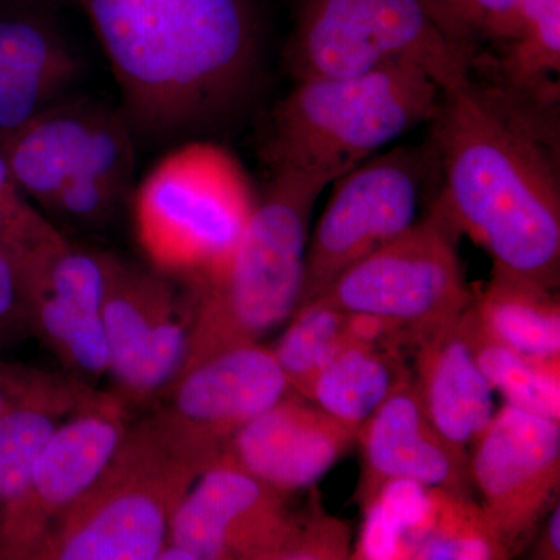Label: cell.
I'll use <instances>...</instances> for the list:
<instances>
[{
    "label": "cell",
    "instance_id": "cell-1",
    "mask_svg": "<svg viewBox=\"0 0 560 560\" xmlns=\"http://www.w3.org/2000/svg\"><path fill=\"white\" fill-rule=\"evenodd\" d=\"M441 190L434 201L492 270L558 291V162L517 95L466 79L442 91L431 121Z\"/></svg>",
    "mask_w": 560,
    "mask_h": 560
},
{
    "label": "cell",
    "instance_id": "cell-2",
    "mask_svg": "<svg viewBox=\"0 0 560 560\" xmlns=\"http://www.w3.org/2000/svg\"><path fill=\"white\" fill-rule=\"evenodd\" d=\"M132 131L167 139L230 116L260 61L256 0H79Z\"/></svg>",
    "mask_w": 560,
    "mask_h": 560
},
{
    "label": "cell",
    "instance_id": "cell-3",
    "mask_svg": "<svg viewBox=\"0 0 560 560\" xmlns=\"http://www.w3.org/2000/svg\"><path fill=\"white\" fill-rule=\"evenodd\" d=\"M226 451L165 408L128 427L36 560H156L180 501Z\"/></svg>",
    "mask_w": 560,
    "mask_h": 560
},
{
    "label": "cell",
    "instance_id": "cell-4",
    "mask_svg": "<svg viewBox=\"0 0 560 560\" xmlns=\"http://www.w3.org/2000/svg\"><path fill=\"white\" fill-rule=\"evenodd\" d=\"M442 88L412 65L294 81L272 113L267 158L327 187L440 110Z\"/></svg>",
    "mask_w": 560,
    "mask_h": 560
},
{
    "label": "cell",
    "instance_id": "cell-5",
    "mask_svg": "<svg viewBox=\"0 0 560 560\" xmlns=\"http://www.w3.org/2000/svg\"><path fill=\"white\" fill-rule=\"evenodd\" d=\"M324 189L298 173L272 171L230 260L215 275L186 282L195 293V318L183 371L259 341L291 318L304 283L313 208Z\"/></svg>",
    "mask_w": 560,
    "mask_h": 560
},
{
    "label": "cell",
    "instance_id": "cell-6",
    "mask_svg": "<svg viewBox=\"0 0 560 560\" xmlns=\"http://www.w3.org/2000/svg\"><path fill=\"white\" fill-rule=\"evenodd\" d=\"M256 206L245 172L226 150L184 143L140 183L136 237L151 268L195 282L230 260Z\"/></svg>",
    "mask_w": 560,
    "mask_h": 560
},
{
    "label": "cell",
    "instance_id": "cell-7",
    "mask_svg": "<svg viewBox=\"0 0 560 560\" xmlns=\"http://www.w3.org/2000/svg\"><path fill=\"white\" fill-rule=\"evenodd\" d=\"M471 61L433 0H296L285 49L293 81L412 65L442 91L469 79Z\"/></svg>",
    "mask_w": 560,
    "mask_h": 560
},
{
    "label": "cell",
    "instance_id": "cell-8",
    "mask_svg": "<svg viewBox=\"0 0 560 560\" xmlns=\"http://www.w3.org/2000/svg\"><path fill=\"white\" fill-rule=\"evenodd\" d=\"M459 237L433 200L422 219L353 264L313 301L381 319L399 331L405 345L418 346L474 304Z\"/></svg>",
    "mask_w": 560,
    "mask_h": 560
},
{
    "label": "cell",
    "instance_id": "cell-9",
    "mask_svg": "<svg viewBox=\"0 0 560 560\" xmlns=\"http://www.w3.org/2000/svg\"><path fill=\"white\" fill-rule=\"evenodd\" d=\"M434 172L436 153L430 143L375 154L335 180L334 194L308 237L298 307L319 298L353 264L412 226Z\"/></svg>",
    "mask_w": 560,
    "mask_h": 560
},
{
    "label": "cell",
    "instance_id": "cell-10",
    "mask_svg": "<svg viewBox=\"0 0 560 560\" xmlns=\"http://www.w3.org/2000/svg\"><path fill=\"white\" fill-rule=\"evenodd\" d=\"M154 268L110 259L102 307L108 374L120 401L142 404L171 388L186 363L195 293Z\"/></svg>",
    "mask_w": 560,
    "mask_h": 560
},
{
    "label": "cell",
    "instance_id": "cell-11",
    "mask_svg": "<svg viewBox=\"0 0 560 560\" xmlns=\"http://www.w3.org/2000/svg\"><path fill=\"white\" fill-rule=\"evenodd\" d=\"M130 121L101 103H55L0 143L14 179L28 200L49 208L61 189L103 180L130 189L136 171Z\"/></svg>",
    "mask_w": 560,
    "mask_h": 560
},
{
    "label": "cell",
    "instance_id": "cell-12",
    "mask_svg": "<svg viewBox=\"0 0 560 560\" xmlns=\"http://www.w3.org/2000/svg\"><path fill=\"white\" fill-rule=\"evenodd\" d=\"M300 529L287 497L226 451L180 501L168 544L187 560H290Z\"/></svg>",
    "mask_w": 560,
    "mask_h": 560
},
{
    "label": "cell",
    "instance_id": "cell-13",
    "mask_svg": "<svg viewBox=\"0 0 560 560\" xmlns=\"http://www.w3.org/2000/svg\"><path fill=\"white\" fill-rule=\"evenodd\" d=\"M471 448V486L492 528L518 555L559 493L560 420L504 404Z\"/></svg>",
    "mask_w": 560,
    "mask_h": 560
},
{
    "label": "cell",
    "instance_id": "cell-14",
    "mask_svg": "<svg viewBox=\"0 0 560 560\" xmlns=\"http://www.w3.org/2000/svg\"><path fill=\"white\" fill-rule=\"evenodd\" d=\"M124 401L102 393L62 420L44 445L31 482L0 526V559L36 560L58 518L94 485L128 425Z\"/></svg>",
    "mask_w": 560,
    "mask_h": 560
},
{
    "label": "cell",
    "instance_id": "cell-15",
    "mask_svg": "<svg viewBox=\"0 0 560 560\" xmlns=\"http://www.w3.org/2000/svg\"><path fill=\"white\" fill-rule=\"evenodd\" d=\"M361 510L390 481H415L429 488L471 495L469 458L453 451L423 410L412 377L394 389L361 425Z\"/></svg>",
    "mask_w": 560,
    "mask_h": 560
},
{
    "label": "cell",
    "instance_id": "cell-16",
    "mask_svg": "<svg viewBox=\"0 0 560 560\" xmlns=\"http://www.w3.org/2000/svg\"><path fill=\"white\" fill-rule=\"evenodd\" d=\"M355 442V431L290 390L242 427L228 452L243 469L289 497L316 485Z\"/></svg>",
    "mask_w": 560,
    "mask_h": 560
},
{
    "label": "cell",
    "instance_id": "cell-17",
    "mask_svg": "<svg viewBox=\"0 0 560 560\" xmlns=\"http://www.w3.org/2000/svg\"><path fill=\"white\" fill-rule=\"evenodd\" d=\"M165 410L223 447L250 419L290 393L272 349L256 342L221 350L180 371Z\"/></svg>",
    "mask_w": 560,
    "mask_h": 560
},
{
    "label": "cell",
    "instance_id": "cell-18",
    "mask_svg": "<svg viewBox=\"0 0 560 560\" xmlns=\"http://www.w3.org/2000/svg\"><path fill=\"white\" fill-rule=\"evenodd\" d=\"M416 389L442 440L469 458V448L495 415L493 390L467 334L466 313L416 346Z\"/></svg>",
    "mask_w": 560,
    "mask_h": 560
},
{
    "label": "cell",
    "instance_id": "cell-19",
    "mask_svg": "<svg viewBox=\"0 0 560 560\" xmlns=\"http://www.w3.org/2000/svg\"><path fill=\"white\" fill-rule=\"evenodd\" d=\"M80 61L60 32L31 13L0 16V143L60 102Z\"/></svg>",
    "mask_w": 560,
    "mask_h": 560
},
{
    "label": "cell",
    "instance_id": "cell-20",
    "mask_svg": "<svg viewBox=\"0 0 560 560\" xmlns=\"http://www.w3.org/2000/svg\"><path fill=\"white\" fill-rule=\"evenodd\" d=\"M412 377L396 346L353 341L316 372L304 399L355 431Z\"/></svg>",
    "mask_w": 560,
    "mask_h": 560
},
{
    "label": "cell",
    "instance_id": "cell-21",
    "mask_svg": "<svg viewBox=\"0 0 560 560\" xmlns=\"http://www.w3.org/2000/svg\"><path fill=\"white\" fill-rule=\"evenodd\" d=\"M471 311L501 345L537 363L560 368L558 291L492 270L488 285L475 293Z\"/></svg>",
    "mask_w": 560,
    "mask_h": 560
},
{
    "label": "cell",
    "instance_id": "cell-22",
    "mask_svg": "<svg viewBox=\"0 0 560 560\" xmlns=\"http://www.w3.org/2000/svg\"><path fill=\"white\" fill-rule=\"evenodd\" d=\"M101 394L84 382L58 377L0 418V526L24 495L57 427Z\"/></svg>",
    "mask_w": 560,
    "mask_h": 560
},
{
    "label": "cell",
    "instance_id": "cell-23",
    "mask_svg": "<svg viewBox=\"0 0 560 560\" xmlns=\"http://www.w3.org/2000/svg\"><path fill=\"white\" fill-rule=\"evenodd\" d=\"M514 558L471 495L431 488L430 506L408 544L407 560Z\"/></svg>",
    "mask_w": 560,
    "mask_h": 560
},
{
    "label": "cell",
    "instance_id": "cell-24",
    "mask_svg": "<svg viewBox=\"0 0 560 560\" xmlns=\"http://www.w3.org/2000/svg\"><path fill=\"white\" fill-rule=\"evenodd\" d=\"M500 70L511 94L544 98L560 70V0H518Z\"/></svg>",
    "mask_w": 560,
    "mask_h": 560
},
{
    "label": "cell",
    "instance_id": "cell-25",
    "mask_svg": "<svg viewBox=\"0 0 560 560\" xmlns=\"http://www.w3.org/2000/svg\"><path fill=\"white\" fill-rule=\"evenodd\" d=\"M25 320L65 366L84 378L108 374V345L101 313L46 291L25 290Z\"/></svg>",
    "mask_w": 560,
    "mask_h": 560
},
{
    "label": "cell",
    "instance_id": "cell-26",
    "mask_svg": "<svg viewBox=\"0 0 560 560\" xmlns=\"http://www.w3.org/2000/svg\"><path fill=\"white\" fill-rule=\"evenodd\" d=\"M366 341L360 315L312 301L291 315V323L272 349L291 393L305 397L319 368L346 345ZM375 345V342H374Z\"/></svg>",
    "mask_w": 560,
    "mask_h": 560
},
{
    "label": "cell",
    "instance_id": "cell-27",
    "mask_svg": "<svg viewBox=\"0 0 560 560\" xmlns=\"http://www.w3.org/2000/svg\"><path fill=\"white\" fill-rule=\"evenodd\" d=\"M466 326L475 360L493 390L512 407L560 420V368L537 363L501 345L482 329L471 307Z\"/></svg>",
    "mask_w": 560,
    "mask_h": 560
},
{
    "label": "cell",
    "instance_id": "cell-28",
    "mask_svg": "<svg viewBox=\"0 0 560 560\" xmlns=\"http://www.w3.org/2000/svg\"><path fill=\"white\" fill-rule=\"evenodd\" d=\"M61 235L28 201L0 151V243L18 261L36 246Z\"/></svg>",
    "mask_w": 560,
    "mask_h": 560
},
{
    "label": "cell",
    "instance_id": "cell-29",
    "mask_svg": "<svg viewBox=\"0 0 560 560\" xmlns=\"http://www.w3.org/2000/svg\"><path fill=\"white\" fill-rule=\"evenodd\" d=\"M451 31L471 54L482 40L500 43L510 32L518 0H433Z\"/></svg>",
    "mask_w": 560,
    "mask_h": 560
},
{
    "label": "cell",
    "instance_id": "cell-30",
    "mask_svg": "<svg viewBox=\"0 0 560 560\" xmlns=\"http://www.w3.org/2000/svg\"><path fill=\"white\" fill-rule=\"evenodd\" d=\"M350 530L345 522L313 506L301 517L300 536L290 560L349 559Z\"/></svg>",
    "mask_w": 560,
    "mask_h": 560
},
{
    "label": "cell",
    "instance_id": "cell-31",
    "mask_svg": "<svg viewBox=\"0 0 560 560\" xmlns=\"http://www.w3.org/2000/svg\"><path fill=\"white\" fill-rule=\"evenodd\" d=\"M58 377L20 364L0 363V418Z\"/></svg>",
    "mask_w": 560,
    "mask_h": 560
},
{
    "label": "cell",
    "instance_id": "cell-32",
    "mask_svg": "<svg viewBox=\"0 0 560 560\" xmlns=\"http://www.w3.org/2000/svg\"><path fill=\"white\" fill-rule=\"evenodd\" d=\"M21 320L25 316L20 268L13 254L0 243V342Z\"/></svg>",
    "mask_w": 560,
    "mask_h": 560
},
{
    "label": "cell",
    "instance_id": "cell-33",
    "mask_svg": "<svg viewBox=\"0 0 560 560\" xmlns=\"http://www.w3.org/2000/svg\"><path fill=\"white\" fill-rule=\"evenodd\" d=\"M547 525L541 533L540 541L534 551V559L559 560L560 559V503L552 504Z\"/></svg>",
    "mask_w": 560,
    "mask_h": 560
},
{
    "label": "cell",
    "instance_id": "cell-34",
    "mask_svg": "<svg viewBox=\"0 0 560 560\" xmlns=\"http://www.w3.org/2000/svg\"><path fill=\"white\" fill-rule=\"evenodd\" d=\"M2 2L21 3V5H27V3L54 2V0H2Z\"/></svg>",
    "mask_w": 560,
    "mask_h": 560
}]
</instances>
